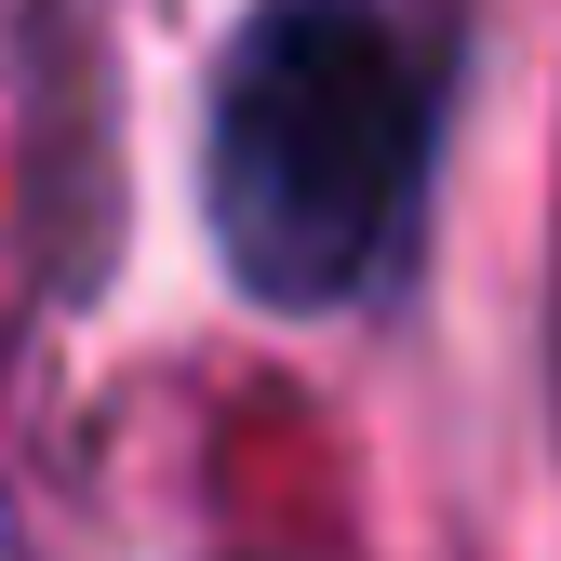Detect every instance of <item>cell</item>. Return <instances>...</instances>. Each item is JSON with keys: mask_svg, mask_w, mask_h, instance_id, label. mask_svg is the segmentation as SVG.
<instances>
[{"mask_svg": "<svg viewBox=\"0 0 561 561\" xmlns=\"http://www.w3.org/2000/svg\"><path fill=\"white\" fill-rule=\"evenodd\" d=\"M428 187V67L388 0H267L215 81V241L241 295L347 308Z\"/></svg>", "mask_w": 561, "mask_h": 561, "instance_id": "cell-1", "label": "cell"}]
</instances>
